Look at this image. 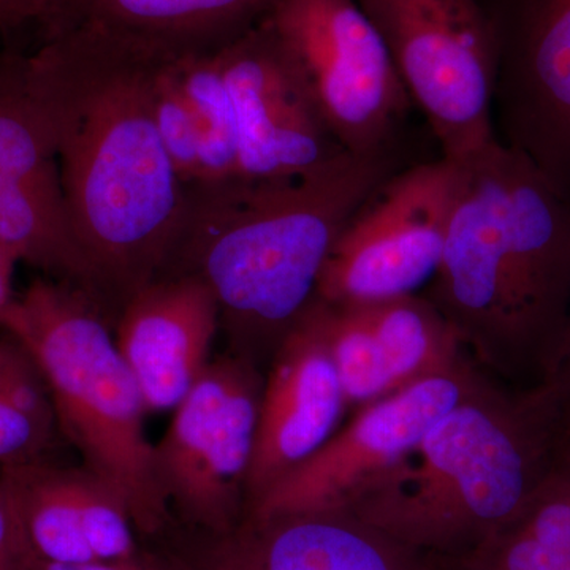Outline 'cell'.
I'll list each match as a JSON object with an SVG mask.
<instances>
[{"label":"cell","mask_w":570,"mask_h":570,"mask_svg":"<svg viewBox=\"0 0 570 570\" xmlns=\"http://www.w3.org/2000/svg\"><path fill=\"white\" fill-rule=\"evenodd\" d=\"M433 130L442 156L461 163L498 140L497 48L480 0H355Z\"/></svg>","instance_id":"8992f818"},{"label":"cell","mask_w":570,"mask_h":570,"mask_svg":"<svg viewBox=\"0 0 570 570\" xmlns=\"http://www.w3.org/2000/svg\"><path fill=\"white\" fill-rule=\"evenodd\" d=\"M171 66L197 124L200 140V178L197 183L238 179V129L219 51L179 59Z\"/></svg>","instance_id":"44dd1931"},{"label":"cell","mask_w":570,"mask_h":570,"mask_svg":"<svg viewBox=\"0 0 570 570\" xmlns=\"http://www.w3.org/2000/svg\"><path fill=\"white\" fill-rule=\"evenodd\" d=\"M20 513L33 560L85 564L119 553L132 538L122 498L86 468L48 460L0 469Z\"/></svg>","instance_id":"2e32d148"},{"label":"cell","mask_w":570,"mask_h":570,"mask_svg":"<svg viewBox=\"0 0 570 570\" xmlns=\"http://www.w3.org/2000/svg\"><path fill=\"white\" fill-rule=\"evenodd\" d=\"M58 431L40 367L6 333L0 337V469L47 460Z\"/></svg>","instance_id":"ffe728a7"},{"label":"cell","mask_w":570,"mask_h":570,"mask_svg":"<svg viewBox=\"0 0 570 570\" xmlns=\"http://www.w3.org/2000/svg\"><path fill=\"white\" fill-rule=\"evenodd\" d=\"M502 145L570 195V0H487Z\"/></svg>","instance_id":"30bf717a"},{"label":"cell","mask_w":570,"mask_h":570,"mask_svg":"<svg viewBox=\"0 0 570 570\" xmlns=\"http://www.w3.org/2000/svg\"><path fill=\"white\" fill-rule=\"evenodd\" d=\"M171 62H164L154 80V121L176 175L184 184H193L200 178V140L193 108Z\"/></svg>","instance_id":"603a6c76"},{"label":"cell","mask_w":570,"mask_h":570,"mask_svg":"<svg viewBox=\"0 0 570 570\" xmlns=\"http://www.w3.org/2000/svg\"><path fill=\"white\" fill-rule=\"evenodd\" d=\"M17 261L3 247H0V317L13 302V269Z\"/></svg>","instance_id":"4316f807"},{"label":"cell","mask_w":570,"mask_h":570,"mask_svg":"<svg viewBox=\"0 0 570 570\" xmlns=\"http://www.w3.org/2000/svg\"><path fill=\"white\" fill-rule=\"evenodd\" d=\"M356 307L376 333L395 392L445 376L471 360L453 326L426 296L404 295Z\"/></svg>","instance_id":"ac0fdd59"},{"label":"cell","mask_w":570,"mask_h":570,"mask_svg":"<svg viewBox=\"0 0 570 570\" xmlns=\"http://www.w3.org/2000/svg\"><path fill=\"white\" fill-rule=\"evenodd\" d=\"M482 374L469 360L453 373L426 379L356 409L313 456L266 490L246 517L347 509L371 483L403 463Z\"/></svg>","instance_id":"8fae6325"},{"label":"cell","mask_w":570,"mask_h":570,"mask_svg":"<svg viewBox=\"0 0 570 570\" xmlns=\"http://www.w3.org/2000/svg\"><path fill=\"white\" fill-rule=\"evenodd\" d=\"M534 419L482 374L419 448L346 510L449 568L519 515L549 479Z\"/></svg>","instance_id":"277c9868"},{"label":"cell","mask_w":570,"mask_h":570,"mask_svg":"<svg viewBox=\"0 0 570 570\" xmlns=\"http://www.w3.org/2000/svg\"><path fill=\"white\" fill-rule=\"evenodd\" d=\"M330 132L347 153L395 151L411 110L377 29L355 0H276L266 14Z\"/></svg>","instance_id":"52a82bcc"},{"label":"cell","mask_w":570,"mask_h":570,"mask_svg":"<svg viewBox=\"0 0 570 570\" xmlns=\"http://www.w3.org/2000/svg\"><path fill=\"white\" fill-rule=\"evenodd\" d=\"M32 570H189L186 566L174 568V566L164 564V562L151 560V558L135 554L127 560L116 561H94L85 564H52V562L37 561L32 562Z\"/></svg>","instance_id":"484cf974"},{"label":"cell","mask_w":570,"mask_h":570,"mask_svg":"<svg viewBox=\"0 0 570 570\" xmlns=\"http://www.w3.org/2000/svg\"><path fill=\"white\" fill-rule=\"evenodd\" d=\"M566 570H570V564H569V568H568V569H566Z\"/></svg>","instance_id":"83f0119b"},{"label":"cell","mask_w":570,"mask_h":570,"mask_svg":"<svg viewBox=\"0 0 570 570\" xmlns=\"http://www.w3.org/2000/svg\"><path fill=\"white\" fill-rule=\"evenodd\" d=\"M264 381L253 360L230 352L217 356L154 445V472L168 509L204 534H224L246 517Z\"/></svg>","instance_id":"ba28073f"},{"label":"cell","mask_w":570,"mask_h":570,"mask_svg":"<svg viewBox=\"0 0 570 570\" xmlns=\"http://www.w3.org/2000/svg\"><path fill=\"white\" fill-rule=\"evenodd\" d=\"M313 309L346 396L348 411L354 412L392 395L395 385L390 376L387 360L362 309L332 305L317 296Z\"/></svg>","instance_id":"7402d4cb"},{"label":"cell","mask_w":570,"mask_h":570,"mask_svg":"<svg viewBox=\"0 0 570 570\" xmlns=\"http://www.w3.org/2000/svg\"><path fill=\"white\" fill-rule=\"evenodd\" d=\"M112 328L148 412L174 411L212 362L219 306L197 277H157L130 296Z\"/></svg>","instance_id":"9a60e30c"},{"label":"cell","mask_w":570,"mask_h":570,"mask_svg":"<svg viewBox=\"0 0 570 570\" xmlns=\"http://www.w3.org/2000/svg\"><path fill=\"white\" fill-rule=\"evenodd\" d=\"M459 187V165L400 168L352 214L326 258L317 298L366 306L417 294L436 273Z\"/></svg>","instance_id":"9c48e42d"},{"label":"cell","mask_w":570,"mask_h":570,"mask_svg":"<svg viewBox=\"0 0 570 570\" xmlns=\"http://www.w3.org/2000/svg\"><path fill=\"white\" fill-rule=\"evenodd\" d=\"M347 411L311 303L265 373L246 482V512L277 480L313 456L343 426Z\"/></svg>","instance_id":"5bb4252c"},{"label":"cell","mask_w":570,"mask_h":570,"mask_svg":"<svg viewBox=\"0 0 570 570\" xmlns=\"http://www.w3.org/2000/svg\"><path fill=\"white\" fill-rule=\"evenodd\" d=\"M190 570H449L351 510L245 517L194 543Z\"/></svg>","instance_id":"4fadbf2b"},{"label":"cell","mask_w":570,"mask_h":570,"mask_svg":"<svg viewBox=\"0 0 570 570\" xmlns=\"http://www.w3.org/2000/svg\"><path fill=\"white\" fill-rule=\"evenodd\" d=\"M396 170L395 153H348L295 178L186 184L181 223L159 277L208 285L228 352L268 365L316 298L344 225Z\"/></svg>","instance_id":"3957f363"},{"label":"cell","mask_w":570,"mask_h":570,"mask_svg":"<svg viewBox=\"0 0 570 570\" xmlns=\"http://www.w3.org/2000/svg\"><path fill=\"white\" fill-rule=\"evenodd\" d=\"M219 61L238 129L239 178H295L348 154L265 18L220 50Z\"/></svg>","instance_id":"7c38bea8"},{"label":"cell","mask_w":570,"mask_h":570,"mask_svg":"<svg viewBox=\"0 0 570 570\" xmlns=\"http://www.w3.org/2000/svg\"><path fill=\"white\" fill-rule=\"evenodd\" d=\"M570 564V480L549 478L497 534L449 570H566Z\"/></svg>","instance_id":"d6986e66"},{"label":"cell","mask_w":570,"mask_h":570,"mask_svg":"<svg viewBox=\"0 0 570 570\" xmlns=\"http://www.w3.org/2000/svg\"><path fill=\"white\" fill-rule=\"evenodd\" d=\"M40 367L59 431L78 450L82 468L105 480L132 515L135 530L167 528L168 509L154 472L148 412L99 303L69 284L39 276L0 317Z\"/></svg>","instance_id":"5b68a950"},{"label":"cell","mask_w":570,"mask_h":570,"mask_svg":"<svg viewBox=\"0 0 570 570\" xmlns=\"http://www.w3.org/2000/svg\"><path fill=\"white\" fill-rule=\"evenodd\" d=\"M63 3L66 0H0V29L18 31L32 26L41 33Z\"/></svg>","instance_id":"d4e9b609"},{"label":"cell","mask_w":570,"mask_h":570,"mask_svg":"<svg viewBox=\"0 0 570 570\" xmlns=\"http://www.w3.org/2000/svg\"><path fill=\"white\" fill-rule=\"evenodd\" d=\"M276 0H66L40 40L89 29L163 61L214 55L255 28Z\"/></svg>","instance_id":"e0dca14e"},{"label":"cell","mask_w":570,"mask_h":570,"mask_svg":"<svg viewBox=\"0 0 570 570\" xmlns=\"http://www.w3.org/2000/svg\"><path fill=\"white\" fill-rule=\"evenodd\" d=\"M32 562L13 494L0 479V570H32Z\"/></svg>","instance_id":"cb8c5ba5"},{"label":"cell","mask_w":570,"mask_h":570,"mask_svg":"<svg viewBox=\"0 0 570 570\" xmlns=\"http://www.w3.org/2000/svg\"><path fill=\"white\" fill-rule=\"evenodd\" d=\"M163 59L89 29H67L29 52L33 91L58 154L71 228L105 316L163 273L186 184L154 121Z\"/></svg>","instance_id":"6da1fadb"},{"label":"cell","mask_w":570,"mask_h":570,"mask_svg":"<svg viewBox=\"0 0 570 570\" xmlns=\"http://www.w3.org/2000/svg\"><path fill=\"white\" fill-rule=\"evenodd\" d=\"M455 164L444 249L423 296L483 374L513 381L570 335V195L499 140Z\"/></svg>","instance_id":"7a4b0ae2"}]
</instances>
